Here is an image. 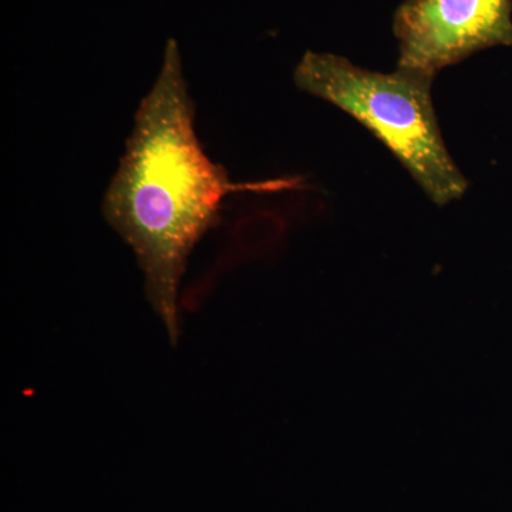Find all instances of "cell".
Returning <instances> with one entry per match:
<instances>
[{
	"label": "cell",
	"mask_w": 512,
	"mask_h": 512,
	"mask_svg": "<svg viewBox=\"0 0 512 512\" xmlns=\"http://www.w3.org/2000/svg\"><path fill=\"white\" fill-rule=\"evenodd\" d=\"M429 74L397 67L382 73L346 57L308 50L293 70V83L345 111L383 144L436 205L467 192L466 175L448 153L431 99Z\"/></svg>",
	"instance_id": "obj_2"
},
{
	"label": "cell",
	"mask_w": 512,
	"mask_h": 512,
	"mask_svg": "<svg viewBox=\"0 0 512 512\" xmlns=\"http://www.w3.org/2000/svg\"><path fill=\"white\" fill-rule=\"evenodd\" d=\"M245 188L232 183L198 140L180 45L170 37L101 211L136 256L148 301L173 343L180 335L178 289L188 259L220 220L225 198Z\"/></svg>",
	"instance_id": "obj_1"
},
{
	"label": "cell",
	"mask_w": 512,
	"mask_h": 512,
	"mask_svg": "<svg viewBox=\"0 0 512 512\" xmlns=\"http://www.w3.org/2000/svg\"><path fill=\"white\" fill-rule=\"evenodd\" d=\"M393 33L397 67L436 77L481 50L512 46V0H404Z\"/></svg>",
	"instance_id": "obj_3"
}]
</instances>
